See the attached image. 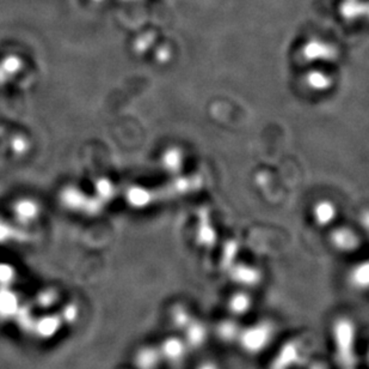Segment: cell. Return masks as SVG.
<instances>
[{"mask_svg":"<svg viewBox=\"0 0 369 369\" xmlns=\"http://www.w3.org/2000/svg\"><path fill=\"white\" fill-rule=\"evenodd\" d=\"M273 339V325L262 322L240 331L238 342L247 354H259L269 346Z\"/></svg>","mask_w":369,"mask_h":369,"instance_id":"cell-2","label":"cell"},{"mask_svg":"<svg viewBox=\"0 0 369 369\" xmlns=\"http://www.w3.org/2000/svg\"><path fill=\"white\" fill-rule=\"evenodd\" d=\"M195 369H221L220 368V365L216 363V361H212V360H206V361L201 362L199 365H197V368Z\"/></svg>","mask_w":369,"mask_h":369,"instance_id":"cell-10","label":"cell"},{"mask_svg":"<svg viewBox=\"0 0 369 369\" xmlns=\"http://www.w3.org/2000/svg\"><path fill=\"white\" fill-rule=\"evenodd\" d=\"M238 325L232 320H223L216 327V334L220 341L223 343H233L238 341L240 329Z\"/></svg>","mask_w":369,"mask_h":369,"instance_id":"cell-6","label":"cell"},{"mask_svg":"<svg viewBox=\"0 0 369 369\" xmlns=\"http://www.w3.org/2000/svg\"><path fill=\"white\" fill-rule=\"evenodd\" d=\"M350 280L353 285L360 289H365L368 285V268L367 265L363 266H358L355 268L354 271L351 272V276H350Z\"/></svg>","mask_w":369,"mask_h":369,"instance_id":"cell-9","label":"cell"},{"mask_svg":"<svg viewBox=\"0 0 369 369\" xmlns=\"http://www.w3.org/2000/svg\"><path fill=\"white\" fill-rule=\"evenodd\" d=\"M336 358L339 365L350 369L356 362V329L348 319H339L332 327Z\"/></svg>","mask_w":369,"mask_h":369,"instance_id":"cell-1","label":"cell"},{"mask_svg":"<svg viewBox=\"0 0 369 369\" xmlns=\"http://www.w3.org/2000/svg\"><path fill=\"white\" fill-rule=\"evenodd\" d=\"M171 320L175 324V327L184 330L185 327H188L192 322V318L187 308L176 307L173 308L172 313H171Z\"/></svg>","mask_w":369,"mask_h":369,"instance_id":"cell-8","label":"cell"},{"mask_svg":"<svg viewBox=\"0 0 369 369\" xmlns=\"http://www.w3.org/2000/svg\"><path fill=\"white\" fill-rule=\"evenodd\" d=\"M251 303L250 296L246 295L245 293H237L228 301V307L233 314L244 315L250 311Z\"/></svg>","mask_w":369,"mask_h":369,"instance_id":"cell-7","label":"cell"},{"mask_svg":"<svg viewBox=\"0 0 369 369\" xmlns=\"http://www.w3.org/2000/svg\"><path fill=\"white\" fill-rule=\"evenodd\" d=\"M136 358L140 369H158L163 362L159 348L156 346H146L140 350Z\"/></svg>","mask_w":369,"mask_h":369,"instance_id":"cell-5","label":"cell"},{"mask_svg":"<svg viewBox=\"0 0 369 369\" xmlns=\"http://www.w3.org/2000/svg\"><path fill=\"white\" fill-rule=\"evenodd\" d=\"M163 361L170 362L171 365H180L184 361L188 354V346L184 342V339L178 337H169L162 343V346H158Z\"/></svg>","mask_w":369,"mask_h":369,"instance_id":"cell-3","label":"cell"},{"mask_svg":"<svg viewBox=\"0 0 369 369\" xmlns=\"http://www.w3.org/2000/svg\"><path fill=\"white\" fill-rule=\"evenodd\" d=\"M185 339L184 342L187 343L189 349L190 348H200L204 346V343L207 339V329L204 324L200 322H195L192 319L188 327L184 329Z\"/></svg>","mask_w":369,"mask_h":369,"instance_id":"cell-4","label":"cell"}]
</instances>
